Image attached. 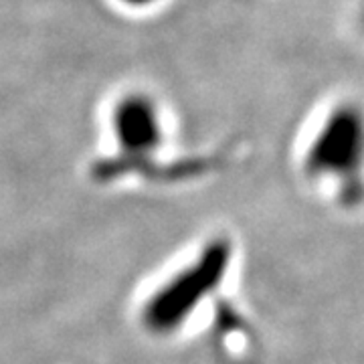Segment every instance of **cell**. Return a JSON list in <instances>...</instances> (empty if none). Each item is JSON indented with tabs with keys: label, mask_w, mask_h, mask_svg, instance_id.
Returning <instances> with one entry per match:
<instances>
[{
	"label": "cell",
	"mask_w": 364,
	"mask_h": 364,
	"mask_svg": "<svg viewBox=\"0 0 364 364\" xmlns=\"http://www.w3.org/2000/svg\"><path fill=\"white\" fill-rule=\"evenodd\" d=\"M109 132L124 156H154L164 144V114L156 97L142 90L122 93L109 109Z\"/></svg>",
	"instance_id": "3"
},
{
	"label": "cell",
	"mask_w": 364,
	"mask_h": 364,
	"mask_svg": "<svg viewBox=\"0 0 364 364\" xmlns=\"http://www.w3.org/2000/svg\"><path fill=\"white\" fill-rule=\"evenodd\" d=\"M363 160V117L354 105H340L316 132L306 154V172L316 178H350Z\"/></svg>",
	"instance_id": "2"
},
{
	"label": "cell",
	"mask_w": 364,
	"mask_h": 364,
	"mask_svg": "<svg viewBox=\"0 0 364 364\" xmlns=\"http://www.w3.org/2000/svg\"><path fill=\"white\" fill-rule=\"evenodd\" d=\"M233 259L227 239H215L188 265L168 277L142 306V324L156 336H168L203 306L223 284Z\"/></svg>",
	"instance_id": "1"
},
{
	"label": "cell",
	"mask_w": 364,
	"mask_h": 364,
	"mask_svg": "<svg viewBox=\"0 0 364 364\" xmlns=\"http://www.w3.org/2000/svg\"><path fill=\"white\" fill-rule=\"evenodd\" d=\"M117 2L130 11H148V9L156 6L160 0H117Z\"/></svg>",
	"instance_id": "4"
}]
</instances>
